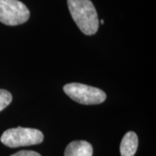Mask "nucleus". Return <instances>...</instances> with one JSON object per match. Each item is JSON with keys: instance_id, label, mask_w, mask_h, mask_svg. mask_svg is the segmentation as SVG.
Instances as JSON below:
<instances>
[{"instance_id": "1a4fd4ad", "label": "nucleus", "mask_w": 156, "mask_h": 156, "mask_svg": "<svg viewBox=\"0 0 156 156\" xmlns=\"http://www.w3.org/2000/svg\"><path fill=\"white\" fill-rule=\"evenodd\" d=\"M103 23H104V21H103V20H101L100 21V23H101V24H102Z\"/></svg>"}, {"instance_id": "6e6552de", "label": "nucleus", "mask_w": 156, "mask_h": 156, "mask_svg": "<svg viewBox=\"0 0 156 156\" xmlns=\"http://www.w3.org/2000/svg\"><path fill=\"white\" fill-rule=\"evenodd\" d=\"M11 156H41L37 152H34V151H20V152H17L16 154H12Z\"/></svg>"}, {"instance_id": "0eeeda50", "label": "nucleus", "mask_w": 156, "mask_h": 156, "mask_svg": "<svg viewBox=\"0 0 156 156\" xmlns=\"http://www.w3.org/2000/svg\"><path fill=\"white\" fill-rule=\"evenodd\" d=\"M12 101V95L5 89H0V112L5 109Z\"/></svg>"}, {"instance_id": "f257e3e1", "label": "nucleus", "mask_w": 156, "mask_h": 156, "mask_svg": "<svg viewBox=\"0 0 156 156\" xmlns=\"http://www.w3.org/2000/svg\"><path fill=\"white\" fill-rule=\"evenodd\" d=\"M68 7L73 20L83 33L91 36L97 32L98 15L90 0H68Z\"/></svg>"}, {"instance_id": "20e7f679", "label": "nucleus", "mask_w": 156, "mask_h": 156, "mask_svg": "<svg viewBox=\"0 0 156 156\" xmlns=\"http://www.w3.org/2000/svg\"><path fill=\"white\" fill-rule=\"evenodd\" d=\"M30 11L18 0H0V22L14 26L28 21Z\"/></svg>"}, {"instance_id": "7ed1b4c3", "label": "nucleus", "mask_w": 156, "mask_h": 156, "mask_svg": "<svg viewBox=\"0 0 156 156\" xmlns=\"http://www.w3.org/2000/svg\"><path fill=\"white\" fill-rule=\"evenodd\" d=\"M63 90L72 100L84 105L100 104L106 100V94L101 89L85 84H66Z\"/></svg>"}, {"instance_id": "423d86ee", "label": "nucleus", "mask_w": 156, "mask_h": 156, "mask_svg": "<svg viewBox=\"0 0 156 156\" xmlns=\"http://www.w3.org/2000/svg\"><path fill=\"white\" fill-rule=\"evenodd\" d=\"M138 147V137L134 132H128L121 142L120 152L122 156H134Z\"/></svg>"}, {"instance_id": "39448f33", "label": "nucleus", "mask_w": 156, "mask_h": 156, "mask_svg": "<svg viewBox=\"0 0 156 156\" xmlns=\"http://www.w3.org/2000/svg\"><path fill=\"white\" fill-rule=\"evenodd\" d=\"M93 147L86 140H75L67 146L64 156H92Z\"/></svg>"}, {"instance_id": "f03ea898", "label": "nucleus", "mask_w": 156, "mask_h": 156, "mask_svg": "<svg viewBox=\"0 0 156 156\" xmlns=\"http://www.w3.org/2000/svg\"><path fill=\"white\" fill-rule=\"evenodd\" d=\"M0 140L4 145L10 147H26L42 143L44 134L38 129L18 127L5 130Z\"/></svg>"}]
</instances>
